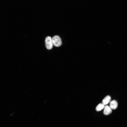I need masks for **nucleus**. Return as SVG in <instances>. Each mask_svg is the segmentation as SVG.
I'll return each instance as SVG.
<instances>
[{
  "instance_id": "nucleus-1",
  "label": "nucleus",
  "mask_w": 127,
  "mask_h": 127,
  "mask_svg": "<svg viewBox=\"0 0 127 127\" xmlns=\"http://www.w3.org/2000/svg\"><path fill=\"white\" fill-rule=\"evenodd\" d=\"M53 44L55 46L58 47L62 44L61 40L60 37L57 35L54 36L52 39Z\"/></svg>"
},
{
  "instance_id": "nucleus-3",
  "label": "nucleus",
  "mask_w": 127,
  "mask_h": 127,
  "mask_svg": "<svg viewBox=\"0 0 127 127\" xmlns=\"http://www.w3.org/2000/svg\"><path fill=\"white\" fill-rule=\"evenodd\" d=\"M103 113L106 115L110 114L112 112V109L108 105H105L104 108Z\"/></svg>"
},
{
  "instance_id": "nucleus-5",
  "label": "nucleus",
  "mask_w": 127,
  "mask_h": 127,
  "mask_svg": "<svg viewBox=\"0 0 127 127\" xmlns=\"http://www.w3.org/2000/svg\"><path fill=\"white\" fill-rule=\"evenodd\" d=\"M111 100L110 96L109 95L106 96L103 100L102 103L104 105H106L110 102Z\"/></svg>"
},
{
  "instance_id": "nucleus-4",
  "label": "nucleus",
  "mask_w": 127,
  "mask_h": 127,
  "mask_svg": "<svg viewBox=\"0 0 127 127\" xmlns=\"http://www.w3.org/2000/svg\"><path fill=\"white\" fill-rule=\"evenodd\" d=\"M118 103L117 101L114 100L110 102V107L111 109H116L118 106Z\"/></svg>"
},
{
  "instance_id": "nucleus-6",
  "label": "nucleus",
  "mask_w": 127,
  "mask_h": 127,
  "mask_svg": "<svg viewBox=\"0 0 127 127\" xmlns=\"http://www.w3.org/2000/svg\"><path fill=\"white\" fill-rule=\"evenodd\" d=\"M104 105L103 103H100L96 106V110L98 112L100 111L104 108Z\"/></svg>"
},
{
  "instance_id": "nucleus-2",
  "label": "nucleus",
  "mask_w": 127,
  "mask_h": 127,
  "mask_svg": "<svg viewBox=\"0 0 127 127\" xmlns=\"http://www.w3.org/2000/svg\"><path fill=\"white\" fill-rule=\"evenodd\" d=\"M45 41L46 46L47 49L49 50L51 49L53 47V43L51 37L49 36L46 37Z\"/></svg>"
}]
</instances>
